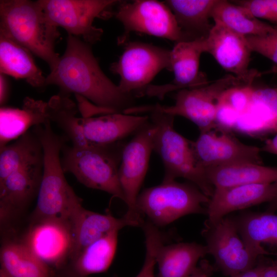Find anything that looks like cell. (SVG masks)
Listing matches in <instances>:
<instances>
[{
  "mask_svg": "<svg viewBox=\"0 0 277 277\" xmlns=\"http://www.w3.org/2000/svg\"><path fill=\"white\" fill-rule=\"evenodd\" d=\"M209 182L215 188L277 183V167L240 162L204 169Z\"/></svg>",
  "mask_w": 277,
  "mask_h": 277,
  "instance_id": "obj_24",
  "label": "cell"
},
{
  "mask_svg": "<svg viewBox=\"0 0 277 277\" xmlns=\"http://www.w3.org/2000/svg\"><path fill=\"white\" fill-rule=\"evenodd\" d=\"M210 197L191 182H162L145 189L138 195L136 207L155 226L163 227L189 214L207 213Z\"/></svg>",
  "mask_w": 277,
  "mask_h": 277,
  "instance_id": "obj_6",
  "label": "cell"
},
{
  "mask_svg": "<svg viewBox=\"0 0 277 277\" xmlns=\"http://www.w3.org/2000/svg\"><path fill=\"white\" fill-rule=\"evenodd\" d=\"M260 255L262 277H277V256L274 260L267 259Z\"/></svg>",
  "mask_w": 277,
  "mask_h": 277,
  "instance_id": "obj_39",
  "label": "cell"
},
{
  "mask_svg": "<svg viewBox=\"0 0 277 277\" xmlns=\"http://www.w3.org/2000/svg\"><path fill=\"white\" fill-rule=\"evenodd\" d=\"M50 122L55 123L75 147H86L89 143L84 136L76 116L77 107L68 95L60 93L51 97L47 102Z\"/></svg>",
  "mask_w": 277,
  "mask_h": 277,
  "instance_id": "obj_31",
  "label": "cell"
},
{
  "mask_svg": "<svg viewBox=\"0 0 277 277\" xmlns=\"http://www.w3.org/2000/svg\"><path fill=\"white\" fill-rule=\"evenodd\" d=\"M212 18L244 36L262 35L272 31L271 26L255 17L244 7L232 1L217 0Z\"/></svg>",
  "mask_w": 277,
  "mask_h": 277,
  "instance_id": "obj_30",
  "label": "cell"
},
{
  "mask_svg": "<svg viewBox=\"0 0 277 277\" xmlns=\"http://www.w3.org/2000/svg\"><path fill=\"white\" fill-rule=\"evenodd\" d=\"M118 230L112 231L85 248L70 261L66 277H88L106 271L113 260Z\"/></svg>",
  "mask_w": 277,
  "mask_h": 277,
  "instance_id": "obj_27",
  "label": "cell"
},
{
  "mask_svg": "<svg viewBox=\"0 0 277 277\" xmlns=\"http://www.w3.org/2000/svg\"><path fill=\"white\" fill-rule=\"evenodd\" d=\"M126 144L121 141L82 148L65 144L61 158L63 170L72 173L85 186L106 192L125 202L118 169Z\"/></svg>",
  "mask_w": 277,
  "mask_h": 277,
  "instance_id": "obj_5",
  "label": "cell"
},
{
  "mask_svg": "<svg viewBox=\"0 0 277 277\" xmlns=\"http://www.w3.org/2000/svg\"><path fill=\"white\" fill-rule=\"evenodd\" d=\"M43 171V159L24 166L0 182L1 220L24 208L37 196Z\"/></svg>",
  "mask_w": 277,
  "mask_h": 277,
  "instance_id": "obj_18",
  "label": "cell"
},
{
  "mask_svg": "<svg viewBox=\"0 0 277 277\" xmlns=\"http://www.w3.org/2000/svg\"><path fill=\"white\" fill-rule=\"evenodd\" d=\"M239 114L228 105L217 102L215 124L217 127L230 131L233 130Z\"/></svg>",
  "mask_w": 277,
  "mask_h": 277,
  "instance_id": "obj_38",
  "label": "cell"
},
{
  "mask_svg": "<svg viewBox=\"0 0 277 277\" xmlns=\"http://www.w3.org/2000/svg\"><path fill=\"white\" fill-rule=\"evenodd\" d=\"M145 236L146 256L143 267L135 277H154L156 256L161 246L166 244L168 238L149 221L142 227Z\"/></svg>",
  "mask_w": 277,
  "mask_h": 277,
  "instance_id": "obj_33",
  "label": "cell"
},
{
  "mask_svg": "<svg viewBox=\"0 0 277 277\" xmlns=\"http://www.w3.org/2000/svg\"><path fill=\"white\" fill-rule=\"evenodd\" d=\"M9 96V86L5 75H0V104L3 106L7 101Z\"/></svg>",
  "mask_w": 277,
  "mask_h": 277,
  "instance_id": "obj_41",
  "label": "cell"
},
{
  "mask_svg": "<svg viewBox=\"0 0 277 277\" xmlns=\"http://www.w3.org/2000/svg\"><path fill=\"white\" fill-rule=\"evenodd\" d=\"M277 74V65H274L270 69L260 73V76L268 74Z\"/></svg>",
  "mask_w": 277,
  "mask_h": 277,
  "instance_id": "obj_45",
  "label": "cell"
},
{
  "mask_svg": "<svg viewBox=\"0 0 277 277\" xmlns=\"http://www.w3.org/2000/svg\"><path fill=\"white\" fill-rule=\"evenodd\" d=\"M116 0H38L46 15L56 27L64 28L68 34L79 37L87 44L101 39V28L93 26L96 18H109Z\"/></svg>",
  "mask_w": 277,
  "mask_h": 277,
  "instance_id": "obj_9",
  "label": "cell"
},
{
  "mask_svg": "<svg viewBox=\"0 0 277 277\" xmlns=\"http://www.w3.org/2000/svg\"><path fill=\"white\" fill-rule=\"evenodd\" d=\"M277 197V183H257L215 188L207 206V220L215 221L231 212L263 203Z\"/></svg>",
  "mask_w": 277,
  "mask_h": 277,
  "instance_id": "obj_17",
  "label": "cell"
},
{
  "mask_svg": "<svg viewBox=\"0 0 277 277\" xmlns=\"http://www.w3.org/2000/svg\"><path fill=\"white\" fill-rule=\"evenodd\" d=\"M0 20V29L53 69L60 57L55 50L60 33L38 1L1 0Z\"/></svg>",
  "mask_w": 277,
  "mask_h": 277,
  "instance_id": "obj_4",
  "label": "cell"
},
{
  "mask_svg": "<svg viewBox=\"0 0 277 277\" xmlns=\"http://www.w3.org/2000/svg\"><path fill=\"white\" fill-rule=\"evenodd\" d=\"M43 159L40 140L30 129L14 142L0 148V182L16 170Z\"/></svg>",
  "mask_w": 277,
  "mask_h": 277,
  "instance_id": "obj_29",
  "label": "cell"
},
{
  "mask_svg": "<svg viewBox=\"0 0 277 277\" xmlns=\"http://www.w3.org/2000/svg\"><path fill=\"white\" fill-rule=\"evenodd\" d=\"M254 88L252 84L231 87L225 90L218 102L226 104L239 114L248 110Z\"/></svg>",
  "mask_w": 277,
  "mask_h": 277,
  "instance_id": "obj_34",
  "label": "cell"
},
{
  "mask_svg": "<svg viewBox=\"0 0 277 277\" xmlns=\"http://www.w3.org/2000/svg\"><path fill=\"white\" fill-rule=\"evenodd\" d=\"M186 41L206 38L212 26L210 18L217 0H167Z\"/></svg>",
  "mask_w": 277,
  "mask_h": 277,
  "instance_id": "obj_26",
  "label": "cell"
},
{
  "mask_svg": "<svg viewBox=\"0 0 277 277\" xmlns=\"http://www.w3.org/2000/svg\"><path fill=\"white\" fill-rule=\"evenodd\" d=\"M125 44L122 54L110 69L120 76L118 86L123 92L142 96L160 72L165 69L171 71V50L139 42Z\"/></svg>",
  "mask_w": 277,
  "mask_h": 277,
  "instance_id": "obj_7",
  "label": "cell"
},
{
  "mask_svg": "<svg viewBox=\"0 0 277 277\" xmlns=\"http://www.w3.org/2000/svg\"><path fill=\"white\" fill-rule=\"evenodd\" d=\"M113 15L124 27L117 39L125 44L134 32L167 39L175 43L186 41L171 10L164 3L155 0L120 1Z\"/></svg>",
  "mask_w": 277,
  "mask_h": 277,
  "instance_id": "obj_8",
  "label": "cell"
},
{
  "mask_svg": "<svg viewBox=\"0 0 277 277\" xmlns=\"http://www.w3.org/2000/svg\"><path fill=\"white\" fill-rule=\"evenodd\" d=\"M261 150L277 155V132L273 138L266 141Z\"/></svg>",
  "mask_w": 277,
  "mask_h": 277,
  "instance_id": "obj_43",
  "label": "cell"
},
{
  "mask_svg": "<svg viewBox=\"0 0 277 277\" xmlns=\"http://www.w3.org/2000/svg\"><path fill=\"white\" fill-rule=\"evenodd\" d=\"M149 121L148 115L113 113L98 117H78L84 137L90 144L106 145L135 134Z\"/></svg>",
  "mask_w": 277,
  "mask_h": 277,
  "instance_id": "obj_19",
  "label": "cell"
},
{
  "mask_svg": "<svg viewBox=\"0 0 277 277\" xmlns=\"http://www.w3.org/2000/svg\"><path fill=\"white\" fill-rule=\"evenodd\" d=\"M32 53L0 29V72L23 78L33 87L43 88L46 77L35 64Z\"/></svg>",
  "mask_w": 277,
  "mask_h": 277,
  "instance_id": "obj_22",
  "label": "cell"
},
{
  "mask_svg": "<svg viewBox=\"0 0 277 277\" xmlns=\"http://www.w3.org/2000/svg\"><path fill=\"white\" fill-rule=\"evenodd\" d=\"M142 112L149 113L150 120L156 126L153 151L160 156L164 166L163 182L185 179L210 198L214 188L208 181L205 170L197 166L191 141L174 129V116L161 111L154 105L135 106L132 109V113Z\"/></svg>",
  "mask_w": 277,
  "mask_h": 277,
  "instance_id": "obj_3",
  "label": "cell"
},
{
  "mask_svg": "<svg viewBox=\"0 0 277 277\" xmlns=\"http://www.w3.org/2000/svg\"><path fill=\"white\" fill-rule=\"evenodd\" d=\"M248 110L266 126L277 132V91L274 88H254Z\"/></svg>",
  "mask_w": 277,
  "mask_h": 277,
  "instance_id": "obj_32",
  "label": "cell"
},
{
  "mask_svg": "<svg viewBox=\"0 0 277 277\" xmlns=\"http://www.w3.org/2000/svg\"><path fill=\"white\" fill-rule=\"evenodd\" d=\"M202 38L175 43L171 50V71L173 81L167 84L150 85L145 90L144 95L163 99L173 91L205 85L208 81L204 73L200 71L201 54L205 51L204 41Z\"/></svg>",
  "mask_w": 277,
  "mask_h": 277,
  "instance_id": "obj_16",
  "label": "cell"
},
{
  "mask_svg": "<svg viewBox=\"0 0 277 277\" xmlns=\"http://www.w3.org/2000/svg\"><path fill=\"white\" fill-rule=\"evenodd\" d=\"M156 126L149 121L135 134L124 148L118 177L128 210L125 214L142 227L145 221L137 211L136 203L146 175Z\"/></svg>",
  "mask_w": 277,
  "mask_h": 277,
  "instance_id": "obj_11",
  "label": "cell"
},
{
  "mask_svg": "<svg viewBox=\"0 0 277 277\" xmlns=\"http://www.w3.org/2000/svg\"><path fill=\"white\" fill-rule=\"evenodd\" d=\"M207 254L206 246L195 242L164 244L156 253L157 277H189Z\"/></svg>",
  "mask_w": 277,
  "mask_h": 277,
  "instance_id": "obj_25",
  "label": "cell"
},
{
  "mask_svg": "<svg viewBox=\"0 0 277 277\" xmlns=\"http://www.w3.org/2000/svg\"><path fill=\"white\" fill-rule=\"evenodd\" d=\"M74 244L70 261L85 248L107 233L120 230L126 226H138V224L125 214L116 217L109 211L105 214L91 211L83 206L71 220Z\"/></svg>",
  "mask_w": 277,
  "mask_h": 277,
  "instance_id": "obj_21",
  "label": "cell"
},
{
  "mask_svg": "<svg viewBox=\"0 0 277 277\" xmlns=\"http://www.w3.org/2000/svg\"><path fill=\"white\" fill-rule=\"evenodd\" d=\"M277 210V197L272 201L268 203L266 212L274 213Z\"/></svg>",
  "mask_w": 277,
  "mask_h": 277,
  "instance_id": "obj_44",
  "label": "cell"
},
{
  "mask_svg": "<svg viewBox=\"0 0 277 277\" xmlns=\"http://www.w3.org/2000/svg\"><path fill=\"white\" fill-rule=\"evenodd\" d=\"M275 89L276 91H277V87H276V88H275Z\"/></svg>",
  "mask_w": 277,
  "mask_h": 277,
  "instance_id": "obj_47",
  "label": "cell"
},
{
  "mask_svg": "<svg viewBox=\"0 0 277 277\" xmlns=\"http://www.w3.org/2000/svg\"><path fill=\"white\" fill-rule=\"evenodd\" d=\"M201 234L208 253L215 260V267L229 277L254 267L260 256L246 247L232 216L215 221L206 220Z\"/></svg>",
  "mask_w": 277,
  "mask_h": 277,
  "instance_id": "obj_10",
  "label": "cell"
},
{
  "mask_svg": "<svg viewBox=\"0 0 277 277\" xmlns=\"http://www.w3.org/2000/svg\"><path fill=\"white\" fill-rule=\"evenodd\" d=\"M50 121L47 102L26 97L22 108L2 107L0 109V148L16 140L31 127Z\"/></svg>",
  "mask_w": 277,
  "mask_h": 277,
  "instance_id": "obj_23",
  "label": "cell"
},
{
  "mask_svg": "<svg viewBox=\"0 0 277 277\" xmlns=\"http://www.w3.org/2000/svg\"><path fill=\"white\" fill-rule=\"evenodd\" d=\"M247 10L255 17L265 19L277 26V0H241L232 1Z\"/></svg>",
  "mask_w": 277,
  "mask_h": 277,
  "instance_id": "obj_36",
  "label": "cell"
},
{
  "mask_svg": "<svg viewBox=\"0 0 277 277\" xmlns=\"http://www.w3.org/2000/svg\"><path fill=\"white\" fill-rule=\"evenodd\" d=\"M233 130L253 136L269 133L265 126L249 110L239 115Z\"/></svg>",
  "mask_w": 277,
  "mask_h": 277,
  "instance_id": "obj_37",
  "label": "cell"
},
{
  "mask_svg": "<svg viewBox=\"0 0 277 277\" xmlns=\"http://www.w3.org/2000/svg\"><path fill=\"white\" fill-rule=\"evenodd\" d=\"M230 277H262L261 265L259 258L257 264L254 267Z\"/></svg>",
  "mask_w": 277,
  "mask_h": 277,
  "instance_id": "obj_42",
  "label": "cell"
},
{
  "mask_svg": "<svg viewBox=\"0 0 277 277\" xmlns=\"http://www.w3.org/2000/svg\"><path fill=\"white\" fill-rule=\"evenodd\" d=\"M57 86L91 101L107 113H124L135 107V97L123 92L103 72L90 44L68 34L66 50L46 77V85Z\"/></svg>",
  "mask_w": 277,
  "mask_h": 277,
  "instance_id": "obj_1",
  "label": "cell"
},
{
  "mask_svg": "<svg viewBox=\"0 0 277 277\" xmlns=\"http://www.w3.org/2000/svg\"><path fill=\"white\" fill-rule=\"evenodd\" d=\"M205 51L209 53L226 71L248 84L260 76L255 69H249L251 54L245 36L214 20L205 38Z\"/></svg>",
  "mask_w": 277,
  "mask_h": 277,
  "instance_id": "obj_14",
  "label": "cell"
},
{
  "mask_svg": "<svg viewBox=\"0 0 277 277\" xmlns=\"http://www.w3.org/2000/svg\"><path fill=\"white\" fill-rule=\"evenodd\" d=\"M22 242L49 266L61 269L70 260L73 250L72 223L56 219L32 222Z\"/></svg>",
  "mask_w": 277,
  "mask_h": 277,
  "instance_id": "obj_15",
  "label": "cell"
},
{
  "mask_svg": "<svg viewBox=\"0 0 277 277\" xmlns=\"http://www.w3.org/2000/svg\"><path fill=\"white\" fill-rule=\"evenodd\" d=\"M244 84H249L229 74L205 85L177 91L172 106L154 105L165 113L189 120L198 127L200 133L204 132L216 127L215 115L222 93L231 87Z\"/></svg>",
  "mask_w": 277,
  "mask_h": 277,
  "instance_id": "obj_12",
  "label": "cell"
},
{
  "mask_svg": "<svg viewBox=\"0 0 277 277\" xmlns=\"http://www.w3.org/2000/svg\"><path fill=\"white\" fill-rule=\"evenodd\" d=\"M32 130L43 147V171L32 222L52 219L71 222L82 200L67 182L61 164L60 154L68 139L55 133L50 121Z\"/></svg>",
  "mask_w": 277,
  "mask_h": 277,
  "instance_id": "obj_2",
  "label": "cell"
},
{
  "mask_svg": "<svg viewBox=\"0 0 277 277\" xmlns=\"http://www.w3.org/2000/svg\"><path fill=\"white\" fill-rule=\"evenodd\" d=\"M245 37L252 52L267 57L277 65V26L264 35Z\"/></svg>",
  "mask_w": 277,
  "mask_h": 277,
  "instance_id": "obj_35",
  "label": "cell"
},
{
  "mask_svg": "<svg viewBox=\"0 0 277 277\" xmlns=\"http://www.w3.org/2000/svg\"><path fill=\"white\" fill-rule=\"evenodd\" d=\"M1 269L9 277H56L55 270L22 242L5 243L1 249Z\"/></svg>",
  "mask_w": 277,
  "mask_h": 277,
  "instance_id": "obj_28",
  "label": "cell"
},
{
  "mask_svg": "<svg viewBox=\"0 0 277 277\" xmlns=\"http://www.w3.org/2000/svg\"><path fill=\"white\" fill-rule=\"evenodd\" d=\"M0 277H9L3 270L0 269Z\"/></svg>",
  "mask_w": 277,
  "mask_h": 277,
  "instance_id": "obj_46",
  "label": "cell"
},
{
  "mask_svg": "<svg viewBox=\"0 0 277 277\" xmlns=\"http://www.w3.org/2000/svg\"><path fill=\"white\" fill-rule=\"evenodd\" d=\"M215 268L206 260H202L189 277H211Z\"/></svg>",
  "mask_w": 277,
  "mask_h": 277,
  "instance_id": "obj_40",
  "label": "cell"
},
{
  "mask_svg": "<svg viewBox=\"0 0 277 277\" xmlns=\"http://www.w3.org/2000/svg\"><path fill=\"white\" fill-rule=\"evenodd\" d=\"M246 247L257 256H277V215L246 212L232 216Z\"/></svg>",
  "mask_w": 277,
  "mask_h": 277,
  "instance_id": "obj_20",
  "label": "cell"
},
{
  "mask_svg": "<svg viewBox=\"0 0 277 277\" xmlns=\"http://www.w3.org/2000/svg\"><path fill=\"white\" fill-rule=\"evenodd\" d=\"M191 145L196 163L203 169L240 162L262 164L260 148L245 144L217 127L200 133Z\"/></svg>",
  "mask_w": 277,
  "mask_h": 277,
  "instance_id": "obj_13",
  "label": "cell"
}]
</instances>
